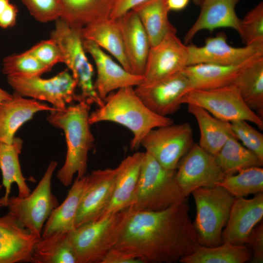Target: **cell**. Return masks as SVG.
Instances as JSON below:
<instances>
[{
  "mask_svg": "<svg viewBox=\"0 0 263 263\" xmlns=\"http://www.w3.org/2000/svg\"><path fill=\"white\" fill-rule=\"evenodd\" d=\"M130 211L113 247L144 263H172L201 244L186 200L159 211Z\"/></svg>",
  "mask_w": 263,
  "mask_h": 263,
  "instance_id": "cell-1",
  "label": "cell"
},
{
  "mask_svg": "<svg viewBox=\"0 0 263 263\" xmlns=\"http://www.w3.org/2000/svg\"><path fill=\"white\" fill-rule=\"evenodd\" d=\"M90 109V104L81 100L64 109L50 111L47 118L51 125L62 130L65 134L66 156L56 177L65 187L72 184L75 174L77 178L86 175L88 153L94 142L89 121Z\"/></svg>",
  "mask_w": 263,
  "mask_h": 263,
  "instance_id": "cell-2",
  "label": "cell"
},
{
  "mask_svg": "<svg viewBox=\"0 0 263 263\" xmlns=\"http://www.w3.org/2000/svg\"><path fill=\"white\" fill-rule=\"evenodd\" d=\"M90 125L112 122L124 126L132 132L130 149L137 150L151 130L173 123V120L158 115L149 109L136 94L134 87L121 88L111 93L104 104L90 113Z\"/></svg>",
  "mask_w": 263,
  "mask_h": 263,
  "instance_id": "cell-3",
  "label": "cell"
},
{
  "mask_svg": "<svg viewBox=\"0 0 263 263\" xmlns=\"http://www.w3.org/2000/svg\"><path fill=\"white\" fill-rule=\"evenodd\" d=\"M176 170L165 168L146 151L142 161L132 211H159L186 200L175 178Z\"/></svg>",
  "mask_w": 263,
  "mask_h": 263,
  "instance_id": "cell-4",
  "label": "cell"
},
{
  "mask_svg": "<svg viewBox=\"0 0 263 263\" xmlns=\"http://www.w3.org/2000/svg\"><path fill=\"white\" fill-rule=\"evenodd\" d=\"M129 211V208H126L81 225L68 232L78 263H101L116 243Z\"/></svg>",
  "mask_w": 263,
  "mask_h": 263,
  "instance_id": "cell-5",
  "label": "cell"
},
{
  "mask_svg": "<svg viewBox=\"0 0 263 263\" xmlns=\"http://www.w3.org/2000/svg\"><path fill=\"white\" fill-rule=\"evenodd\" d=\"M59 46L63 56V63L72 72L80 90V100L89 104H95L98 107L104 101L98 96L93 78L94 69L86 55L80 29L72 27L59 19L51 33V38Z\"/></svg>",
  "mask_w": 263,
  "mask_h": 263,
  "instance_id": "cell-6",
  "label": "cell"
},
{
  "mask_svg": "<svg viewBox=\"0 0 263 263\" xmlns=\"http://www.w3.org/2000/svg\"><path fill=\"white\" fill-rule=\"evenodd\" d=\"M191 193L196 207L193 225L201 244L209 247L220 244L222 229L235 198L219 186L198 188Z\"/></svg>",
  "mask_w": 263,
  "mask_h": 263,
  "instance_id": "cell-7",
  "label": "cell"
},
{
  "mask_svg": "<svg viewBox=\"0 0 263 263\" xmlns=\"http://www.w3.org/2000/svg\"><path fill=\"white\" fill-rule=\"evenodd\" d=\"M57 166L56 161L50 162L34 190L25 197H10L6 207L18 222L38 238L52 211L58 205L51 189V180Z\"/></svg>",
  "mask_w": 263,
  "mask_h": 263,
  "instance_id": "cell-8",
  "label": "cell"
},
{
  "mask_svg": "<svg viewBox=\"0 0 263 263\" xmlns=\"http://www.w3.org/2000/svg\"><path fill=\"white\" fill-rule=\"evenodd\" d=\"M181 103L201 107L223 121L245 120L263 129V118L246 105L233 85L210 90L192 89L184 95Z\"/></svg>",
  "mask_w": 263,
  "mask_h": 263,
  "instance_id": "cell-9",
  "label": "cell"
},
{
  "mask_svg": "<svg viewBox=\"0 0 263 263\" xmlns=\"http://www.w3.org/2000/svg\"><path fill=\"white\" fill-rule=\"evenodd\" d=\"M6 77L14 93L24 97L47 101L57 109H64L73 101H80L78 95L75 93L76 82L68 69L48 79L40 76Z\"/></svg>",
  "mask_w": 263,
  "mask_h": 263,
  "instance_id": "cell-10",
  "label": "cell"
},
{
  "mask_svg": "<svg viewBox=\"0 0 263 263\" xmlns=\"http://www.w3.org/2000/svg\"><path fill=\"white\" fill-rule=\"evenodd\" d=\"M194 144L190 125L183 123L151 130L143 139L141 146L163 167L175 170Z\"/></svg>",
  "mask_w": 263,
  "mask_h": 263,
  "instance_id": "cell-11",
  "label": "cell"
},
{
  "mask_svg": "<svg viewBox=\"0 0 263 263\" xmlns=\"http://www.w3.org/2000/svg\"><path fill=\"white\" fill-rule=\"evenodd\" d=\"M225 175L215 156L194 143L180 161L175 178L187 197L197 188L217 186Z\"/></svg>",
  "mask_w": 263,
  "mask_h": 263,
  "instance_id": "cell-12",
  "label": "cell"
},
{
  "mask_svg": "<svg viewBox=\"0 0 263 263\" xmlns=\"http://www.w3.org/2000/svg\"><path fill=\"white\" fill-rule=\"evenodd\" d=\"M191 89L189 81L183 71L134 87L136 94L144 104L163 116L177 112L182 104L183 97Z\"/></svg>",
  "mask_w": 263,
  "mask_h": 263,
  "instance_id": "cell-13",
  "label": "cell"
},
{
  "mask_svg": "<svg viewBox=\"0 0 263 263\" xmlns=\"http://www.w3.org/2000/svg\"><path fill=\"white\" fill-rule=\"evenodd\" d=\"M188 46L176 36V31L169 33L157 45L150 47L143 75L144 82L182 71L188 66Z\"/></svg>",
  "mask_w": 263,
  "mask_h": 263,
  "instance_id": "cell-14",
  "label": "cell"
},
{
  "mask_svg": "<svg viewBox=\"0 0 263 263\" xmlns=\"http://www.w3.org/2000/svg\"><path fill=\"white\" fill-rule=\"evenodd\" d=\"M188 47V66L199 63L238 65L256 56L263 55V43L234 47L228 44L226 35L222 33L207 38L203 46L191 45Z\"/></svg>",
  "mask_w": 263,
  "mask_h": 263,
  "instance_id": "cell-15",
  "label": "cell"
},
{
  "mask_svg": "<svg viewBox=\"0 0 263 263\" xmlns=\"http://www.w3.org/2000/svg\"><path fill=\"white\" fill-rule=\"evenodd\" d=\"M83 43L85 51L91 55L95 63L96 78L94 87L103 101L114 90L125 87H135L144 82L142 75L125 70L92 41L83 38Z\"/></svg>",
  "mask_w": 263,
  "mask_h": 263,
  "instance_id": "cell-16",
  "label": "cell"
},
{
  "mask_svg": "<svg viewBox=\"0 0 263 263\" xmlns=\"http://www.w3.org/2000/svg\"><path fill=\"white\" fill-rule=\"evenodd\" d=\"M117 171V167L94 170L87 175V187L77 211L75 227L100 217L111 199Z\"/></svg>",
  "mask_w": 263,
  "mask_h": 263,
  "instance_id": "cell-17",
  "label": "cell"
},
{
  "mask_svg": "<svg viewBox=\"0 0 263 263\" xmlns=\"http://www.w3.org/2000/svg\"><path fill=\"white\" fill-rule=\"evenodd\" d=\"M39 239L8 211L0 217V263H33L34 249Z\"/></svg>",
  "mask_w": 263,
  "mask_h": 263,
  "instance_id": "cell-18",
  "label": "cell"
},
{
  "mask_svg": "<svg viewBox=\"0 0 263 263\" xmlns=\"http://www.w3.org/2000/svg\"><path fill=\"white\" fill-rule=\"evenodd\" d=\"M263 217V192L249 199L235 198L222 232V242L233 244L247 243L251 232Z\"/></svg>",
  "mask_w": 263,
  "mask_h": 263,
  "instance_id": "cell-19",
  "label": "cell"
},
{
  "mask_svg": "<svg viewBox=\"0 0 263 263\" xmlns=\"http://www.w3.org/2000/svg\"><path fill=\"white\" fill-rule=\"evenodd\" d=\"M120 31L132 73L143 75L150 45L147 34L132 10L115 19Z\"/></svg>",
  "mask_w": 263,
  "mask_h": 263,
  "instance_id": "cell-20",
  "label": "cell"
},
{
  "mask_svg": "<svg viewBox=\"0 0 263 263\" xmlns=\"http://www.w3.org/2000/svg\"><path fill=\"white\" fill-rule=\"evenodd\" d=\"M144 152L137 151L123 159L117 166L113 195L108 206L98 219L129 208L137 185Z\"/></svg>",
  "mask_w": 263,
  "mask_h": 263,
  "instance_id": "cell-21",
  "label": "cell"
},
{
  "mask_svg": "<svg viewBox=\"0 0 263 263\" xmlns=\"http://www.w3.org/2000/svg\"><path fill=\"white\" fill-rule=\"evenodd\" d=\"M56 108L27 98L15 93L0 104V142L12 143L15 133L38 112L51 111Z\"/></svg>",
  "mask_w": 263,
  "mask_h": 263,
  "instance_id": "cell-22",
  "label": "cell"
},
{
  "mask_svg": "<svg viewBox=\"0 0 263 263\" xmlns=\"http://www.w3.org/2000/svg\"><path fill=\"white\" fill-rule=\"evenodd\" d=\"M240 0H207L201 6L200 14L185 37L188 43L199 31L213 30L229 27L239 31L240 19L235 12V7Z\"/></svg>",
  "mask_w": 263,
  "mask_h": 263,
  "instance_id": "cell-23",
  "label": "cell"
},
{
  "mask_svg": "<svg viewBox=\"0 0 263 263\" xmlns=\"http://www.w3.org/2000/svg\"><path fill=\"white\" fill-rule=\"evenodd\" d=\"M256 56L245 62L232 65L199 63L187 66L183 72L188 79L192 89L210 90L231 85L242 69Z\"/></svg>",
  "mask_w": 263,
  "mask_h": 263,
  "instance_id": "cell-24",
  "label": "cell"
},
{
  "mask_svg": "<svg viewBox=\"0 0 263 263\" xmlns=\"http://www.w3.org/2000/svg\"><path fill=\"white\" fill-rule=\"evenodd\" d=\"M87 185V175L76 178L65 199L52 211L46 221L42 237L57 232L68 233L76 228L77 211Z\"/></svg>",
  "mask_w": 263,
  "mask_h": 263,
  "instance_id": "cell-25",
  "label": "cell"
},
{
  "mask_svg": "<svg viewBox=\"0 0 263 263\" xmlns=\"http://www.w3.org/2000/svg\"><path fill=\"white\" fill-rule=\"evenodd\" d=\"M82 38L92 41L110 53L127 71L132 73L122 35L115 20L104 19L80 29Z\"/></svg>",
  "mask_w": 263,
  "mask_h": 263,
  "instance_id": "cell-26",
  "label": "cell"
},
{
  "mask_svg": "<svg viewBox=\"0 0 263 263\" xmlns=\"http://www.w3.org/2000/svg\"><path fill=\"white\" fill-rule=\"evenodd\" d=\"M188 105V112L195 118L200 130L198 145L215 156L230 137H236L231 123L215 117L201 107Z\"/></svg>",
  "mask_w": 263,
  "mask_h": 263,
  "instance_id": "cell-27",
  "label": "cell"
},
{
  "mask_svg": "<svg viewBox=\"0 0 263 263\" xmlns=\"http://www.w3.org/2000/svg\"><path fill=\"white\" fill-rule=\"evenodd\" d=\"M22 143L20 138L16 137L11 144L0 142V169L2 176V186L5 188L4 195L0 198L3 207H6L13 183H16L18 186V196L19 197H25L31 192L26 183L27 179L22 173L19 162Z\"/></svg>",
  "mask_w": 263,
  "mask_h": 263,
  "instance_id": "cell-28",
  "label": "cell"
},
{
  "mask_svg": "<svg viewBox=\"0 0 263 263\" xmlns=\"http://www.w3.org/2000/svg\"><path fill=\"white\" fill-rule=\"evenodd\" d=\"M60 19L70 26L81 29L99 19L110 17L115 0H60Z\"/></svg>",
  "mask_w": 263,
  "mask_h": 263,
  "instance_id": "cell-29",
  "label": "cell"
},
{
  "mask_svg": "<svg viewBox=\"0 0 263 263\" xmlns=\"http://www.w3.org/2000/svg\"><path fill=\"white\" fill-rule=\"evenodd\" d=\"M246 105L263 117V55L249 62L233 83Z\"/></svg>",
  "mask_w": 263,
  "mask_h": 263,
  "instance_id": "cell-30",
  "label": "cell"
},
{
  "mask_svg": "<svg viewBox=\"0 0 263 263\" xmlns=\"http://www.w3.org/2000/svg\"><path fill=\"white\" fill-rule=\"evenodd\" d=\"M132 10L138 16L150 47L157 45L169 33L176 31L169 20L167 0H148Z\"/></svg>",
  "mask_w": 263,
  "mask_h": 263,
  "instance_id": "cell-31",
  "label": "cell"
},
{
  "mask_svg": "<svg viewBox=\"0 0 263 263\" xmlns=\"http://www.w3.org/2000/svg\"><path fill=\"white\" fill-rule=\"evenodd\" d=\"M67 234L57 232L40 238L34 247L33 263H78Z\"/></svg>",
  "mask_w": 263,
  "mask_h": 263,
  "instance_id": "cell-32",
  "label": "cell"
},
{
  "mask_svg": "<svg viewBox=\"0 0 263 263\" xmlns=\"http://www.w3.org/2000/svg\"><path fill=\"white\" fill-rule=\"evenodd\" d=\"M251 258L250 250L244 244L223 243L214 246L200 245L182 258V263H244Z\"/></svg>",
  "mask_w": 263,
  "mask_h": 263,
  "instance_id": "cell-33",
  "label": "cell"
},
{
  "mask_svg": "<svg viewBox=\"0 0 263 263\" xmlns=\"http://www.w3.org/2000/svg\"><path fill=\"white\" fill-rule=\"evenodd\" d=\"M216 161L224 174L230 175L249 167H262V161L254 152L230 137L215 156Z\"/></svg>",
  "mask_w": 263,
  "mask_h": 263,
  "instance_id": "cell-34",
  "label": "cell"
},
{
  "mask_svg": "<svg viewBox=\"0 0 263 263\" xmlns=\"http://www.w3.org/2000/svg\"><path fill=\"white\" fill-rule=\"evenodd\" d=\"M217 186L223 187L235 198L263 191V169L252 167L226 175Z\"/></svg>",
  "mask_w": 263,
  "mask_h": 263,
  "instance_id": "cell-35",
  "label": "cell"
},
{
  "mask_svg": "<svg viewBox=\"0 0 263 263\" xmlns=\"http://www.w3.org/2000/svg\"><path fill=\"white\" fill-rule=\"evenodd\" d=\"M50 70L26 51L5 56L2 61V72L6 76H40Z\"/></svg>",
  "mask_w": 263,
  "mask_h": 263,
  "instance_id": "cell-36",
  "label": "cell"
},
{
  "mask_svg": "<svg viewBox=\"0 0 263 263\" xmlns=\"http://www.w3.org/2000/svg\"><path fill=\"white\" fill-rule=\"evenodd\" d=\"M246 45L263 43V3L260 2L240 19L238 31Z\"/></svg>",
  "mask_w": 263,
  "mask_h": 263,
  "instance_id": "cell-37",
  "label": "cell"
},
{
  "mask_svg": "<svg viewBox=\"0 0 263 263\" xmlns=\"http://www.w3.org/2000/svg\"><path fill=\"white\" fill-rule=\"evenodd\" d=\"M232 130L242 145L263 161V134L245 120L231 122Z\"/></svg>",
  "mask_w": 263,
  "mask_h": 263,
  "instance_id": "cell-38",
  "label": "cell"
},
{
  "mask_svg": "<svg viewBox=\"0 0 263 263\" xmlns=\"http://www.w3.org/2000/svg\"><path fill=\"white\" fill-rule=\"evenodd\" d=\"M38 21L47 22L60 19L62 9L60 0H20Z\"/></svg>",
  "mask_w": 263,
  "mask_h": 263,
  "instance_id": "cell-39",
  "label": "cell"
},
{
  "mask_svg": "<svg viewBox=\"0 0 263 263\" xmlns=\"http://www.w3.org/2000/svg\"><path fill=\"white\" fill-rule=\"evenodd\" d=\"M26 51L50 70L63 61L59 46L51 38L38 42Z\"/></svg>",
  "mask_w": 263,
  "mask_h": 263,
  "instance_id": "cell-40",
  "label": "cell"
},
{
  "mask_svg": "<svg viewBox=\"0 0 263 263\" xmlns=\"http://www.w3.org/2000/svg\"><path fill=\"white\" fill-rule=\"evenodd\" d=\"M247 243L249 244L253 251L251 263H262L263 262V223L253 228L251 232Z\"/></svg>",
  "mask_w": 263,
  "mask_h": 263,
  "instance_id": "cell-41",
  "label": "cell"
},
{
  "mask_svg": "<svg viewBox=\"0 0 263 263\" xmlns=\"http://www.w3.org/2000/svg\"><path fill=\"white\" fill-rule=\"evenodd\" d=\"M101 263H144L142 261L125 251L112 248L103 258Z\"/></svg>",
  "mask_w": 263,
  "mask_h": 263,
  "instance_id": "cell-42",
  "label": "cell"
},
{
  "mask_svg": "<svg viewBox=\"0 0 263 263\" xmlns=\"http://www.w3.org/2000/svg\"><path fill=\"white\" fill-rule=\"evenodd\" d=\"M148 0H115L110 18L115 20Z\"/></svg>",
  "mask_w": 263,
  "mask_h": 263,
  "instance_id": "cell-43",
  "label": "cell"
},
{
  "mask_svg": "<svg viewBox=\"0 0 263 263\" xmlns=\"http://www.w3.org/2000/svg\"><path fill=\"white\" fill-rule=\"evenodd\" d=\"M18 12L16 6L10 3L0 15V27L6 29L14 26L16 22Z\"/></svg>",
  "mask_w": 263,
  "mask_h": 263,
  "instance_id": "cell-44",
  "label": "cell"
},
{
  "mask_svg": "<svg viewBox=\"0 0 263 263\" xmlns=\"http://www.w3.org/2000/svg\"><path fill=\"white\" fill-rule=\"evenodd\" d=\"M189 0H167L169 10L179 11L184 9Z\"/></svg>",
  "mask_w": 263,
  "mask_h": 263,
  "instance_id": "cell-45",
  "label": "cell"
},
{
  "mask_svg": "<svg viewBox=\"0 0 263 263\" xmlns=\"http://www.w3.org/2000/svg\"><path fill=\"white\" fill-rule=\"evenodd\" d=\"M12 94L0 88V104L3 101L10 99Z\"/></svg>",
  "mask_w": 263,
  "mask_h": 263,
  "instance_id": "cell-46",
  "label": "cell"
},
{
  "mask_svg": "<svg viewBox=\"0 0 263 263\" xmlns=\"http://www.w3.org/2000/svg\"><path fill=\"white\" fill-rule=\"evenodd\" d=\"M10 3V0H0V15Z\"/></svg>",
  "mask_w": 263,
  "mask_h": 263,
  "instance_id": "cell-47",
  "label": "cell"
},
{
  "mask_svg": "<svg viewBox=\"0 0 263 263\" xmlns=\"http://www.w3.org/2000/svg\"><path fill=\"white\" fill-rule=\"evenodd\" d=\"M207 0H195V1L200 5H201L202 3Z\"/></svg>",
  "mask_w": 263,
  "mask_h": 263,
  "instance_id": "cell-48",
  "label": "cell"
},
{
  "mask_svg": "<svg viewBox=\"0 0 263 263\" xmlns=\"http://www.w3.org/2000/svg\"><path fill=\"white\" fill-rule=\"evenodd\" d=\"M0 207H3V205H2V203H1V202L0 201Z\"/></svg>",
  "mask_w": 263,
  "mask_h": 263,
  "instance_id": "cell-49",
  "label": "cell"
},
{
  "mask_svg": "<svg viewBox=\"0 0 263 263\" xmlns=\"http://www.w3.org/2000/svg\"><path fill=\"white\" fill-rule=\"evenodd\" d=\"M1 188H2V185L0 184V190L1 189Z\"/></svg>",
  "mask_w": 263,
  "mask_h": 263,
  "instance_id": "cell-50",
  "label": "cell"
}]
</instances>
